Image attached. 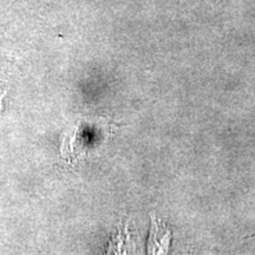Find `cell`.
Here are the masks:
<instances>
[{
    "label": "cell",
    "instance_id": "cell-2",
    "mask_svg": "<svg viewBox=\"0 0 255 255\" xmlns=\"http://www.w3.org/2000/svg\"><path fill=\"white\" fill-rule=\"evenodd\" d=\"M5 96V92L4 94H0V114H1V110H2V98H4Z\"/></svg>",
    "mask_w": 255,
    "mask_h": 255
},
{
    "label": "cell",
    "instance_id": "cell-1",
    "mask_svg": "<svg viewBox=\"0 0 255 255\" xmlns=\"http://www.w3.org/2000/svg\"><path fill=\"white\" fill-rule=\"evenodd\" d=\"M170 231L159 221L152 222V232L149 242L150 253H167L170 241Z\"/></svg>",
    "mask_w": 255,
    "mask_h": 255
}]
</instances>
